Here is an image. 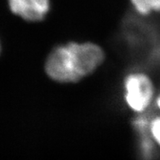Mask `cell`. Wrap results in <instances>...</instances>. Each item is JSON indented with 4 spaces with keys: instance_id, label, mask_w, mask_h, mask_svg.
<instances>
[{
    "instance_id": "6da1fadb",
    "label": "cell",
    "mask_w": 160,
    "mask_h": 160,
    "mask_svg": "<svg viewBox=\"0 0 160 160\" xmlns=\"http://www.w3.org/2000/svg\"><path fill=\"white\" fill-rule=\"evenodd\" d=\"M105 60V51L97 42L70 41L51 50L45 60L44 71L57 83H77L95 73Z\"/></svg>"
},
{
    "instance_id": "7a4b0ae2",
    "label": "cell",
    "mask_w": 160,
    "mask_h": 160,
    "mask_svg": "<svg viewBox=\"0 0 160 160\" xmlns=\"http://www.w3.org/2000/svg\"><path fill=\"white\" fill-rule=\"evenodd\" d=\"M122 97L128 109L136 114H145L154 105L157 91L150 75L144 71H132L122 80Z\"/></svg>"
},
{
    "instance_id": "3957f363",
    "label": "cell",
    "mask_w": 160,
    "mask_h": 160,
    "mask_svg": "<svg viewBox=\"0 0 160 160\" xmlns=\"http://www.w3.org/2000/svg\"><path fill=\"white\" fill-rule=\"evenodd\" d=\"M8 5L13 14L29 22H37L30 0H8Z\"/></svg>"
},
{
    "instance_id": "277c9868",
    "label": "cell",
    "mask_w": 160,
    "mask_h": 160,
    "mask_svg": "<svg viewBox=\"0 0 160 160\" xmlns=\"http://www.w3.org/2000/svg\"><path fill=\"white\" fill-rule=\"evenodd\" d=\"M130 2L136 12L141 17L160 13V0H130Z\"/></svg>"
},
{
    "instance_id": "5b68a950",
    "label": "cell",
    "mask_w": 160,
    "mask_h": 160,
    "mask_svg": "<svg viewBox=\"0 0 160 160\" xmlns=\"http://www.w3.org/2000/svg\"><path fill=\"white\" fill-rule=\"evenodd\" d=\"M30 2L36 21H44L51 11L50 0H30Z\"/></svg>"
},
{
    "instance_id": "8992f818",
    "label": "cell",
    "mask_w": 160,
    "mask_h": 160,
    "mask_svg": "<svg viewBox=\"0 0 160 160\" xmlns=\"http://www.w3.org/2000/svg\"><path fill=\"white\" fill-rule=\"evenodd\" d=\"M149 133L157 147L160 149V113L150 118Z\"/></svg>"
},
{
    "instance_id": "52a82bcc",
    "label": "cell",
    "mask_w": 160,
    "mask_h": 160,
    "mask_svg": "<svg viewBox=\"0 0 160 160\" xmlns=\"http://www.w3.org/2000/svg\"><path fill=\"white\" fill-rule=\"evenodd\" d=\"M154 105L155 106V108L159 111L160 113V91L158 92H157V95H156L155 100H154Z\"/></svg>"
},
{
    "instance_id": "ba28073f",
    "label": "cell",
    "mask_w": 160,
    "mask_h": 160,
    "mask_svg": "<svg viewBox=\"0 0 160 160\" xmlns=\"http://www.w3.org/2000/svg\"><path fill=\"white\" fill-rule=\"evenodd\" d=\"M158 60H159V63H160V52H159V54H158Z\"/></svg>"
}]
</instances>
